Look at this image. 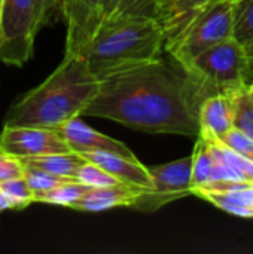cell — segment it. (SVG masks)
<instances>
[{
	"label": "cell",
	"instance_id": "6da1fadb",
	"mask_svg": "<svg viewBox=\"0 0 253 254\" xmlns=\"http://www.w3.org/2000/svg\"><path fill=\"white\" fill-rule=\"evenodd\" d=\"M200 98L185 68L164 54L100 79L85 116L103 118L148 134L197 138Z\"/></svg>",
	"mask_w": 253,
	"mask_h": 254
},
{
	"label": "cell",
	"instance_id": "7a4b0ae2",
	"mask_svg": "<svg viewBox=\"0 0 253 254\" xmlns=\"http://www.w3.org/2000/svg\"><path fill=\"white\" fill-rule=\"evenodd\" d=\"M100 80L81 55H64L61 64L7 110L4 125L57 129L82 116L98 92Z\"/></svg>",
	"mask_w": 253,
	"mask_h": 254
},
{
	"label": "cell",
	"instance_id": "3957f363",
	"mask_svg": "<svg viewBox=\"0 0 253 254\" xmlns=\"http://www.w3.org/2000/svg\"><path fill=\"white\" fill-rule=\"evenodd\" d=\"M166 33L155 18H103L81 51L91 73L100 80L118 71L160 58L166 51Z\"/></svg>",
	"mask_w": 253,
	"mask_h": 254
},
{
	"label": "cell",
	"instance_id": "277c9868",
	"mask_svg": "<svg viewBox=\"0 0 253 254\" xmlns=\"http://www.w3.org/2000/svg\"><path fill=\"white\" fill-rule=\"evenodd\" d=\"M183 68L200 103L215 94L236 92L252 82L248 48L236 37L206 49Z\"/></svg>",
	"mask_w": 253,
	"mask_h": 254
},
{
	"label": "cell",
	"instance_id": "5b68a950",
	"mask_svg": "<svg viewBox=\"0 0 253 254\" xmlns=\"http://www.w3.org/2000/svg\"><path fill=\"white\" fill-rule=\"evenodd\" d=\"M234 0H210L174 34L166 37L164 51L183 67L206 49L234 37Z\"/></svg>",
	"mask_w": 253,
	"mask_h": 254
},
{
	"label": "cell",
	"instance_id": "8992f818",
	"mask_svg": "<svg viewBox=\"0 0 253 254\" xmlns=\"http://www.w3.org/2000/svg\"><path fill=\"white\" fill-rule=\"evenodd\" d=\"M39 30L33 0H0V61L25 65L34 54Z\"/></svg>",
	"mask_w": 253,
	"mask_h": 254
},
{
	"label": "cell",
	"instance_id": "52a82bcc",
	"mask_svg": "<svg viewBox=\"0 0 253 254\" xmlns=\"http://www.w3.org/2000/svg\"><path fill=\"white\" fill-rule=\"evenodd\" d=\"M191 167V156L180 158L161 165L148 167L152 180V188L145 189L131 208L142 213H154L170 202L189 196Z\"/></svg>",
	"mask_w": 253,
	"mask_h": 254
},
{
	"label": "cell",
	"instance_id": "ba28073f",
	"mask_svg": "<svg viewBox=\"0 0 253 254\" xmlns=\"http://www.w3.org/2000/svg\"><path fill=\"white\" fill-rule=\"evenodd\" d=\"M0 149L19 159L72 152L57 129L15 125H3Z\"/></svg>",
	"mask_w": 253,
	"mask_h": 254
},
{
	"label": "cell",
	"instance_id": "9c48e42d",
	"mask_svg": "<svg viewBox=\"0 0 253 254\" xmlns=\"http://www.w3.org/2000/svg\"><path fill=\"white\" fill-rule=\"evenodd\" d=\"M101 0H63V19L66 22V54L79 55L92 37L101 21Z\"/></svg>",
	"mask_w": 253,
	"mask_h": 254
},
{
	"label": "cell",
	"instance_id": "30bf717a",
	"mask_svg": "<svg viewBox=\"0 0 253 254\" xmlns=\"http://www.w3.org/2000/svg\"><path fill=\"white\" fill-rule=\"evenodd\" d=\"M191 195L233 216L253 219V182H215L191 189Z\"/></svg>",
	"mask_w": 253,
	"mask_h": 254
},
{
	"label": "cell",
	"instance_id": "8fae6325",
	"mask_svg": "<svg viewBox=\"0 0 253 254\" xmlns=\"http://www.w3.org/2000/svg\"><path fill=\"white\" fill-rule=\"evenodd\" d=\"M57 132L67 143L69 149L79 155L89 152H112L127 158H136V155L130 150L127 144L95 131L84 121H81L79 116L57 128Z\"/></svg>",
	"mask_w": 253,
	"mask_h": 254
},
{
	"label": "cell",
	"instance_id": "7c38bea8",
	"mask_svg": "<svg viewBox=\"0 0 253 254\" xmlns=\"http://www.w3.org/2000/svg\"><path fill=\"white\" fill-rule=\"evenodd\" d=\"M145 188L118 183L104 188H92L72 204V210L85 213H100L112 208H131L136 199L143 193Z\"/></svg>",
	"mask_w": 253,
	"mask_h": 254
},
{
	"label": "cell",
	"instance_id": "4fadbf2b",
	"mask_svg": "<svg viewBox=\"0 0 253 254\" xmlns=\"http://www.w3.org/2000/svg\"><path fill=\"white\" fill-rule=\"evenodd\" d=\"M234 92L215 94L204 98L198 107L200 137L221 138L228 129L233 128L234 115Z\"/></svg>",
	"mask_w": 253,
	"mask_h": 254
},
{
	"label": "cell",
	"instance_id": "5bb4252c",
	"mask_svg": "<svg viewBox=\"0 0 253 254\" xmlns=\"http://www.w3.org/2000/svg\"><path fill=\"white\" fill-rule=\"evenodd\" d=\"M81 156H84L86 161L97 164L106 173H109L122 183L140 186L145 189L152 188L149 170L137 158H127L112 152H89L82 153Z\"/></svg>",
	"mask_w": 253,
	"mask_h": 254
},
{
	"label": "cell",
	"instance_id": "9a60e30c",
	"mask_svg": "<svg viewBox=\"0 0 253 254\" xmlns=\"http://www.w3.org/2000/svg\"><path fill=\"white\" fill-rule=\"evenodd\" d=\"M201 138L209 143L215 161L222 168L228 182H253V161L236 153L218 138Z\"/></svg>",
	"mask_w": 253,
	"mask_h": 254
},
{
	"label": "cell",
	"instance_id": "2e32d148",
	"mask_svg": "<svg viewBox=\"0 0 253 254\" xmlns=\"http://www.w3.org/2000/svg\"><path fill=\"white\" fill-rule=\"evenodd\" d=\"M210 0H161L158 21L164 28L166 37L174 34L198 9Z\"/></svg>",
	"mask_w": 253,
	"mask_h": 254
},
{
	"label": "cell",
	"instance_id": "e0dca14e",
	"mask_svg": "<svg viewBox=\"0 0 253 254\" xmlns=\"http://www.w3.org/2000/svg\"><path fill=\"white\" fill-rule=\"evenodd\" d=\"M25 167L39 168L52 174H58L63 177L76 179L78 170L86 161L76 152H66V153H52L43 156H33V158H22L21 159Z\"/></svg>",
	"mask_w": 253,
	"mask_h": 254
},
{
	"label": "cell",
	"instance_id": "ac0fdd59",
	"mask_svg": "<svg viewBox=\"0 0 253 254\" xmlns=\"http://www.w3.org/2000/svg\"><path fill=\"white\" fill-rule=\"evenodd\" d=\"M195 147L191 155L192 158V167H191V189L203 188L212 183L213 179V167L215 159L212 149L206 140L201 137L195 138Z\"/></svg>",
	"mask_w": 253,
	"mask_h": 254
},
{
	"label": "cell",
	"instance_id": "d6986e66",
	"mask_svg": "<svg viewBox=\"0 0 253 254\" xmlns=\"http://www.w3.org/2000/svg\"><path fill=\"white\" fill-rule=\"evenodd\" d=\"M89 189H92V188H89L78 180H70V182L61 183L55 188L34 193V202L70 208L72 204L75 201H78Z\"/></svg>",
	"mask_w": 253,
	"mask_h": 254
},
{
	"label": "cell",
	"instance_id": "ffe728a7",
	"mask_svg": "<svg viewBox=\"0 0 253 254\" xmlns=\"http://www.w3.org/2000/svg\"><path fill=\"white\" fill-rule=\"evenodd\" d=\"M248 86L239 89L233 95L234 101V115H233V127L245 132L253 140V103L251 101Z\"/></svg>",
	"mask_w": 253,
	"mask_h": 254
},
{
	"label": "cell",
	"instance_id": "44dd1931",
	"mask_svg": "<svg viewBox=\"0 0 253 254\" xmlns=\"http://www.w3.org/2000/svg\"><path fill=\"white\" fill-rule=\"evenodd\" d=\"M234 37L246 48L253 46V0L236 1Z\"/></svg>",
	"mask_w": 253,
	"mask_h": 254
},
{
	"label": "cell",
	"instance_id": "7402d4cb",
	"mask_svg": "<svg viewBox=\"0 0 253 254\" xmlns=\"http://www.w3.org/2000/svg\"><path fill=\"white\" fill-rule=\"evenodd\" d=\"M0 186L9 201L10 210H24L34 202V193L25 182L24 176L1 182Z\"/></svg>",
	"mask_w": 253,
	"mask_h": 254
},
{
	"label": "cell",
	"instance_id": "603a6c76",
	"mask_svg": "<svg viewBox=\"0 0 253 254\" xmlns=\"http://www.w3.org/2000/svg\"><path fill=\"white\" fill-rule=\"evenodd\" d=\"M161 0H121L110 16H146L158 18Z\"/></svg>",
	"mask_w": 253,
	"mask_h": 254
},
{
	"label": "cell",
	"instance_id": "cb8c5ba5",
	"mask_svg": "<svg viewBox=\"0 0 253 254\" xmlns=\"http://www.w3.org/2000/svg\"><path fill=\"white\" fill-rule=\"evenodd\" d=\"M76 180L89 186V188H104V186L122 183L91 161H85L84 165L78 170Z\"/></svg>",
	"mask_w": 253,
	"mask_h": 254
},
{
	"label": "cell",
	"instance_id": "d4e9b609",
	"mask_svg": "<svg viewBox=\"0 0 253 254\" xmlns=\"http://www.w3.org/2000/svg\"><path fill=\"white\" fill-rule=\"evenodd\" d=\"M24 179L28 183L33 193L55 188V186H58L61 183H66V182H70V180H76V179L63 177V176L52 174V173H48V171H43V170H39V168H31V167H25Z\"/></svg>",
	"mask_w": 253,
	"mask_h": 254
},
{
	"label": "cell",
	"instance_id": "484cf974",
	"mask_svg": "<svg viewBox=\"0 0 253 254\" xmlns=\"http://www.w3.org/2000/svg\"><path fill=\"white\" fill-rule=\"evenodd\" d=\"M39 28L63 19V0H33Z\"/></svg>",
	"mask_w": 253,
	"mask_h": 254
},
{
	"label": "cell",
	"instance_id": "4316f807",
	"mask_svg": "<svg viewBox=\"0 0 253 254\" xmlns=\"http://www.w3.org/2000/svg\"><path fill=\"white\" fill-rule=\"evenodd\" d=\"M218 140H221L227 147H230L236 153L253 161V140L245 132H242L240 129L233 127Z\"/></svg>",
	"mask_w": 253,
	"mask_h": 254
},
{
	"label": "cell",
	"instance_id": "83f0119b",
	"mask_svg": "<svg viewBox=\"0 0 253 254\" xmlns=\"http://www.w3.org/2000/svg\"><path fill=\"white\" fill-rule=\"evenodd\" d=\"M24 170L25 167L19 158L0 149V183L10 180V179L22 177Z\"/></svg>",
	"mask_w": 253,
	"mask_h": 254
},
{
	"label": "cell",
	"instance_id": "f1b7e54d",
	"mask_svg": "<svg viewBox=\"0 0 253 254\" xmlns=\"http://www.w3.org/2000/svg\"><path fill=\"white\" fill-rule=\"evenodd\" d=\"M119 1H121V0H101V1H100L101 19H103V18H109V16L115 12V9H116V6H118Z\"/></svg>",
	"mask_w": 253,
	"mask_h": 254
},
{
	"label": "cell",
	"instance_id": "f546056e",
	"mask_svg": "<svg viewBox=\"0 0 253 254\" xmlns=\"http://www.w3.org/2000/svg\"><path fill=\"white\" fill-rule=\"evenodd\" d=\"M6 210H10V205H9V201H7V198H6V195L0 186V213L6 211Z\"/></svg>",
	"mask_w": 253,
	"mask_h": 254
},
{
	"label": "cell",
	"instance_id": "4dcf8cb0",
	"mask_svg": "<svg viewBox=\"0 0 253 254\" xmlns=\"http://www.w3.org/2000/svg\"><path fill=\"white\" fill-rule=\"evenodd\" d=\"M248 54H249V67H251V76L253 80V46L248 48Z\"/></svg>",
	"mask_w": 253,
	"mask_h": 254
},
{
	"label": "cell",
	"instance_id": "1f68e13d",
	"mask_svg": "<svg viewBox=\"0 0 253 254\" xmlns=\"http://www.w3.org/2000/svg\"><path fill=\"white\" fill-rule=\"evenodd\" d=\"M246 91H248V95H249V98H251V101L253 103V80L248 85V88H246Z\"/></svg>",
	"mask_w": 253,
	"mask_h": 254
},
{
	"label": "cell",
	"instance_id": "d6a6232c",
	"mask_svg": "<svg viewBox=\"0 0 253 254\" xmlns=\"http://www.w3.org/2000/svg\"><path fill=\"white\" fill-rule=\"evenodd\" d=\"M234 1H237V0H234Z\"/></svg>",
	"mask_w": 253,
	"mask_h": 254
}]
</instances>
